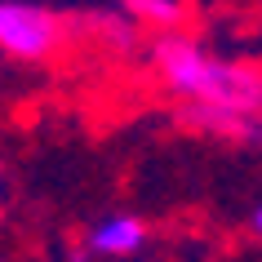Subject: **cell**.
I'll return each mask as SVG.
<instances>
[{
  "label": "cell",
  "mask_w": 262,
  "mask_h": 262,
  "mask_svg": "<svg viewBox=\"0 0 262 262\" xmlns=\"http://www.w3.org/2000/svg\"><path fill=\"white\" fill-rule=\"evenodd\" d=\"M147 245V227L134 213H111L89 231V253L94 258H129Z\"/></svg>",
  "instance_id": "3"
},
{
  "label": "cell",
  "mask_w": 262,
  "mask_h": 262,
  "mask_svg": "<svg viewBox=\"0 0 262 262\" xmlns=\"http://www.w3.org/2000/svg\"><path fill=\"white\" fill-rule=\"evenodd\" d=\"M120 5L134 23H147V27H160V31H173L187 18L182 0H120Z\"/></svg>",
  "instance_id": "4"
},
{
  "label": "cell",
  "mask_w": 262,
  "mask_h": 262,
  "mask_svg": "<svg viewBox=\"0 0 262 262\" xmlns=\"http://www.w3.org/2000/svg\"><path fill=\"white\" fill-rule=\"evenodd\" d=\"M253 235H258V240H262V205L253 209Z\"/></svg>",
  "instance_id": "5"
},
{
  "label": "cell",
  "mask_w": 262,
  "mask_h": 262,
  "mask_svg": "<svg viewBox=\"0 0 262 262\" xmlns=\"http://www.w3.org/2000/svg\"><path fill=\"white\" fill-rule=\"evenodd\" d=\"M62 40V23H58L45 5L31 0H5L0 5V49L5 58H49Z\"/></svg>",
  "instance_id": "2"
},
{
  "label": "cell",
  "mask_w": 262,
  "mask_h": 262,
  "mask_svg": "<svg viewBox=\"0 0 262 262\" xmlns=\"http://www.w3.org/2000/svg\"><path fill=\"white\" fill-rule=\"evenodd\" d=\"M151 62L165 76L169 94H178L191 107H222V111H262V76L249 67H231L205 54V45L191 36H160L151 45Z\"/></svg>",
  "instance_id": "1"
}]
</instances>
